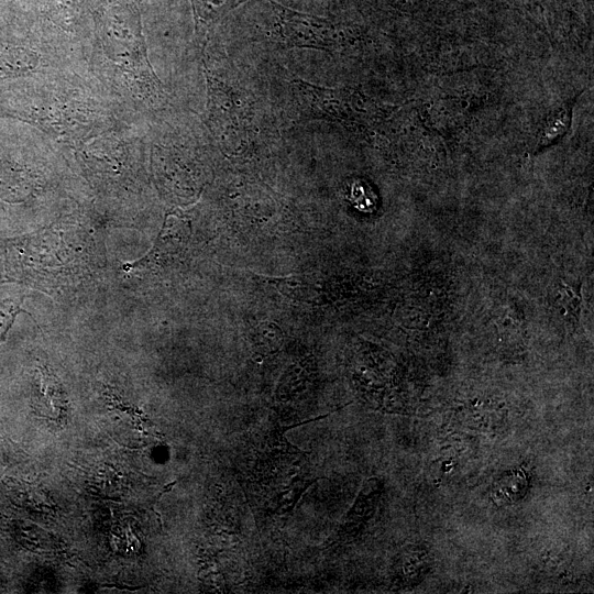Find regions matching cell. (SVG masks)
<instances>
[{
  "label": "cell",
  "mask_w": 594,
  "mask_h": 594,
  "mask_svg": "<svg viewBox=\"0 0 594 594\" xmlns=\"http://www.w3.org/2000/svg\"><path fill=\"white\" fill-rule=\"evenodd\" d=\"M278 16L279 38L288 46L328 50L336 43L333 29L326 20L283 8Z\"/></svg>",
  "instance_id": "cell-1"
},
{
  "label": "cell",
  "mask_w": 594,
  "mask_h": 594,
  "mask_svg": "<svg viewBox=\"0 0 594 594\" xmlns=\"http://www.w3.org/2000/svg\"><path fill=\"white\" fill-rule=\"evenodd\" d=\"M190 235L189 222L177 213L167 215L161 232L152 249L135 263H127L124 270L144 267L150 264H161L175 257L182 252Z\"/></svg>",
  "instance_id": "cell-2"
},
{
  "label": "cell",
  "mask_w": 594,
  "mask_h": 594,
  "mask_svg": "<svg viewBox=\"0 0 594 594\" xmlns=\"http://www.w3.org/2000/svg\"><path fill=\"white\" fill-rule=\"evenodd\" d=\"M278 292L285 295L287 298L295 301H302L306 304H323L326 302V293L323 287L316 280L308 278L307 276H289L279 278H270Z\"/></svg>",
  "instance_id": "cell-3"
},
{
  "label": "cell",
  "mask_w": 594,
  "mask_h": 594,
  "mask_svg": "<svg viewBox=\"0 0 594 594\" xmlns=\"http://www.w3.org/2000/svg\"><path fill=\"white\" fill-rule=\"evenodd\" d=\"M240 0H194L195 11L199 21L209 24L230 9L234 8Z\"/></svg>",
  "instance_id": "cell-6"
},
{
  "label": "cell",
  "mask_w": 594,
  "mask_h": 594,
  "mask_svg": "<svg viewBox=\"0 0 594 594\" xmlns=\"http://www.w3.org/2000/svg\"><path fill=\"white\" fill-rule=\"evenodd\" d=\"M527 486V479L522 473H508L495 484L492 498L498 505L515 503L526 494Z\"/></svg>",
  "instance_id": "cell-5"
},
{
  "label": "cell",
  "mask_w": 594,
  "mask_h": 594,
  "mask_svg": "<svg viewBox=\"0 0 594 594\" xmlns=\"http://www.w3.org/2000/svg\"><path fill=\"white\" fill-rule=\"evenodd\" d=\"M37 56L25 47L0 48V77H12L32 70Z\"/></svg>",
  "instance_id": "cell-4"
}]
</instances>
